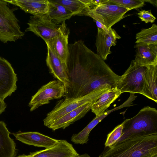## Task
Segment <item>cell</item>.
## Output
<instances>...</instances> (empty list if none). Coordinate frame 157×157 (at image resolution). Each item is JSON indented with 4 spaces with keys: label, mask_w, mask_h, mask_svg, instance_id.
<instances>
[{
    "label": "cell",
    "mask_w": 157,
    "mask_h": 157,
    "mask_svg": "<svg viewBox=\"0 0 157 157\" xmlns=\"http://www.w3.org/2000/svg\"><path fill=\"white\" fill-rule=\"evenodd\" d=\"M27 24L25 32H33L45 42L58 36L62 29L61 25L54 23L48 14L31 16Z\"/></svg>",
    "instance_id": "9"
},
{
    "label": "cell",
    "mask_w": 157,
    "mask_h": 157,
    "mask_svg": "<svg viewBox=\"0 0 157 157\" xmlns=\"http://www.w3.org/2000/svg\"><path fill=\"white\" fill-rule=\"evenodd\" d=\"M117 107L107 110L102 115L96 117L83 130L78 133L74 134L71 137V141L76 144H87L88 141L89 134L91 131L104 118L111 113L117 110Z\"/></svg>",
    "instance_id": "23"
},
{
    "label": "cell",
    "mask_w": 157,
    "mask_h": 157,
    "mask_svg": "<svg viewBox=\"0 0 157 157\" xmlns=\"http://www.w3.org/2000/svg\"><path fill=\"white\" fill-rule=\"evenodd\" d=\"M33 16L48 14V0H5Z\"/></svg>",
    "instance_id": "19"
},
{
    "label": "cell",
    "mask_w": 157,
    "mask_h": 157,
    "mask_svg": "<svg viewBox=\"0 0 157 157\" xmlns=\"http://www.w3.org/2000/svg\"><path fill=\"white\" fill-rule=\"evenodd\" d=\"M157 64L147 66L144 74L141 94L157 102Z\"/></svg>",
    "instance_id": "18"
},
{
    "label": "cell",
    "mask_w": 157,
    "mask_h": 157,
    "mask_svg": "<svg viewBox=\"0 0 157 157\" xmlns=\"http://www.w3.org/2000/svg\"><path fill=\"white\" fill-rule=\"evenodd\" d=\"M48 15L55 24L58 25L69 19L74 14L67 8L56 2L54 0H48Z\"/></svg>",
    "instance_id": "22"
},
{
    "label": "cell",
    "mask_w": 157,
    "mask_h": 157,
    "mask_svg": "<svg viewBox=\"0 0 157 157\" xmlns=\"http://www.w3.org/2000/svg\"><path fill=\"white\" fill-rule=\"evenodd\" d=\"M31 155L30 153L28 155L23 154L21 155H19L17 156H15L14 157H30Z\"/></svg>",
    "instance_id": "32"
},
{
    "label": "cell",
    "mask_w": 157,
    "mask_h": 157,
    "mask_svg": "<svg viewBox=\"0 0 157 157\" xmlns=\"http://www.w3.org/2000/svg\"><path fill=\"white\" fill-rule=\"evenodd\" d=\"M129 10L109 1L99 5L91 8L87 16L92 18L104 26L108 29L126 17Z\"/></svg>",
    "instance_id": "5"
},
{
    "label": "cell",
    "mask_w": 157,
    "mask_h": 157,
    "mask_svg": "<svg viewBox=\"0 0 157 157\" xmlns=\"http://www.w3.org/2000/svg\"><path fill=\"white\" fill-rule=\"evenodd\" d=\"M96 101L87 103L70 111L58 119L48 128L53 131L59 128L64 129L84 117L91 109L92 105Z\"/></svg>",
    "instance_id": "16"
},
{
    "label": "cell",
    "mask_w": 157,
    "mask_h": 157,
    "mask_svg": "<svg viewBox=\"0 0 157 157\" xmlns=\"http://www.w3.org/2000/svg\"><path fill=\"white\" fill-rule=\"evenodd\" d=\"M144 2L150 3L154 6L157 7V1L156 0H144Z\"/></svg>",
    "instance_id": "30"
},
{
    "label": "cell",
    "mask_w": 157,
    "mask_h": 157,
    "mask_svg": "<svg viewBox=\"0 0 157 157\" xmlns=\"http://www.w3.org/2000/svg\"><path fill=\"white\" fill-rule=\"evenodd\" d=\"M8 3L5 0H0V40L4 43L15 42L25 35Z\"/></svg>",
    "instance_id": "6"
},
{
    "label": "cell",
    "mask_w": 157,
    "mask_h": 157,
    "mask_svg": "<svg viewBox=\"0 0 157 157\" xmlns=\"http://www.w3.org/2000/svg\"><path fill=\"white\" fill-rule=\"evenodd\" d=\"M6 105L3 100L0 98V114L4 111Z\"/></svg>",
    "instance_id": "29"
},
{
    "label": "cell",
    "mask_w": 157,
    "mask_h": 157,
    "mask_svg": "<svg viewBox=\"0 0 157 157\" xmlns=\"http://www.w3.org/2000/svg\"><path fill=\"white\" fill-rule=\"evenodd\" d=\"M147 66L138 65L132 60L128 68L117 82V88L122 93L128 92L141 94L144 74Z\"/></svg>",
    "instance_id": "7"
},
{
    "label": "cell",
    "mask_w": 157,
    "mask_h": 157,
    "mask_svg": "<svg viewBox=\"0 0 157 157\" xmlns=\"http://www.w3.org/2000/svg\"><path fill=\"white\" fill-rule=\"evenodd\" d=\"M62 29L57 36L45 42L47 46L63 62L66 63L69 55L68 39L70 33L65 21L61 23Z\"/></svg>",
    "instance_id": "12"
},
{
    "label": "cell",
    "mask_w": 157,
    "mask_h": 157,
    "mask_svg": "<svg viewBox=\"0 0 157 157\" xmlns=\"http://www.w3.org/2000/svg\"><path fill=\"white\" fill-rule=\"evenodd\" d=\"M121 38L114 29L111 28L107 32L98 28L95 43L98 54L104 60H106L108 55L112 53L111 47L116 45L117 39Z\"/></svg>",
    "instance_id": "13"
},
{
    "label": "cell",
    "mask_w": 157,
    "mask_h": 157,
    "mask_svg": "<svg viewBox=\"0 0 157 157\" xmlns=\"http://www.w3.org/2000/svg\"><path fill=\"white\" fill-rule=\"evenodd\" d=\"M105 147L98 157L157 156V132L134 135Z\"/></svg>",
    "instance_id": "2"
},
{
    "label": "cell",
    "mask_w": 157,
    "mask_h": 157,
    "mask_svg": "<svg viewBox=\"0 0 157 157\" xmlns=\"http://www.w3.org/2000/svg\"><path fill=\"white\" fill-rule=\"evenodd\" d=\"M123 122L117 126L107 135L105 144V147H110L120 138L123 133Z\"/></svg>",
    "instance_id": "26"
},
{
    "label": "cell",
    "mask_w": 157,
    "mask_h": 157,
    "mask_svg": "<svg viewBox=\"0 0 157 157\" xmlns=\"http://www.w3.org/2000/svg\"><path fill=\"white\" fill-rule=\"evenodd\" d=\"M155 157H157V156H155Z\"/></svg>",
    "instance_id": "33"
},
{
    "label": "cell",
    "mask_w": 157,
    "mask_h": 157,
    "mask_svg": "<svg viewBox=\"0 0 157 157\" xmlns=\"http://www.w3.org/2000/svg\"><path fill=\"white\" fill-rule=\"evenodd\" d=\"M30 153V157H75L79 155L72 144L65 140H60L51 147Z\"/></svg>",
    "instance_id": "14"
},
{
    "label": "cell",
    "mask_w": 157,
    "mask_h": 157,
    "mask_svg": "<svg viewBox=\"0 0 157 157\" xmlns=\"http://www.w3.org/2000/svg\"><path fill=\"white\" fill-rule=\"evenodd\" d=\"M114 3L125 8L130 10L144 6L145 2L144 0H109Z\"/></svg>",
    "instance_id": "27"
},
{
    "label": "cell",
    "mask_w": 157,
    "mask_h": 157,
    "mask_svg": "<svg viewBox=\"0 0 157 157\" xmlns=\"http://www.w3.org/2000/svg\"><path fill=\"white\" fill-rule=\"evenodd\" d=\"M46 61L50 72L63 84L66 92L70 84L67 63L63 62L48 47Z\"/></svg>",
    "instance_id": "11"
},
{
    "label": "cell",
    "mask_w": 157,
    "mask_h": 157,
    "mask_svg": "<svg viewBox=\"0 0 157 157\" xmlns=\"http://www.w3.org/2000/svg\"><path fill=\"white\" fill-rule=\"evenodd\" d=\"M137 14L141 21H144L146 23H153L156 19V18L152 14L151 10L147 11L142 10Z\"/></svg>",
    "instance_id": "28"
},
{
    "label": "cell",
    "mask_w": 157,
    "mask_h": 157,
    "mask_svg": "<svg viewBox=\"0 0 157 157\" xmlns=\"http://www.w3.org/2000/svg\"><path fill=\"white\" fill-rule=\"evenodd\" d=\"M122 94L116 87L106 90L94 102L91 107L92 112L98 117L102 115L110 105Z\"/></svg>",
    "instance_id": "20"
},
{
    "label": "cell",
    "mask_w": 157,
    "mask_h": 157,
    "mask_svg": "<svg viewBox=\"0 0 157 157\" xmlns=\"http://www.w3.org/2000/svg\"><path fill=\"white\" fill-rule=\"evenodd\" d=\"M112 88L110 86L107 85L82 97L65 98L60 101L54 109L47 114L43 120L44 125L48 127L70 111L87 103L96 100L103 93Z\"/></svg>",
    "instance_id": "4"
},
{
    "label": "cell",
    "mask_w": 157,
    "mask_h": 157,
    "mask_svg": "<svg viewBox=\"0 0 157 157\" xmlns=\"http://www.w3.org/2000/svg\"><path fill=\"white\" fill-rule=\"evenodd\" d=\"M134 47L136 54L133 61L136 64L141 66L157 64V44L139 43Z\"/></svg>",
    "instance_id": "17"
},
{
    "label": "cell",
    "mask_w": 157,
    "mask_h": 157,
    "mask_svg": "<svg viewBox=\"0 0 157 157\" xmlns=\"http://www.w3.org/2000/svg\"><path fill=\"white\" fill-rule=\"evenodd\" d=\"M13 134L16 139L23 143L45 148L54 146L60 140L37 132H23L19 131Z\"/></svg>",
    "instance_id": "15"
},
{
    "label": "cell",
    "mask_w": 157,
    "mask_h": 157,
    "mask_svg": "<svg viewBox=\"0 0 157 157\" xmlns=\"http://www.w3.org/2000/svg\"><path fill=\"white\" fill-rule=\"evenodd\" d=\"M10 134L5 123L0 121V157H14L16 155V144L10 137Z\"/></svg>",
    "instance_id": "21"
},
{
    "label": "cell",
    "mask_w": 157,
    "mask_h": 157,
    "mask_svg": "<svg viewBox=\"0 0 157 157\" xmlns=\"http://www.w3.org/2000/svg\"><path fill=\"white\" fill-rule=\"evenodd\" d=\"M136 43H142L148 44H157V26L153 24L148 29H141L137 33Z\"/></svg>",
    "instance_id": "25"
},
{
    "label": "cell",
    "mask_w": 157,
    "mask_h": 157,
    "mask_svg": "<svg viewBox=\"0 0 157 157\" xmlns=\"http://www.w3.org/2000/svg\"><path fill=\"white\" fill-rule=\"evenodd\" d=\"M67 64L70 84L65 98L86 95L107 85L116 87L121 78L81 40L68 44Z\"/></svg>",
    "instance_id": "1"
},
{
    "label": "cell",
    "mask_w": 157,
    "mask_h": 157,
    "mask_svg": "<svg viewBox=\"0 0 157 157\" xmlns=\"http://www.w3.org/2000/svg\"><path fill=\"white\" fill-rule=\"evenodd\" d=\"M66 93L65 86L61 82L58 80L49 82L43 86L32 97L29 104L30 111L49 103L51 100L65 97Z\"/></svg>",
    "instance_id": "8"
},
{
    "label": "cell",
    "mask_w": 157,
    "mask_h": 157,
    "mask_svg": "<svg viewBox=\"0 0 157 157\" xmlns=\"http://www.w3.org/2000/svg\"><path fill=\"white\" fill-rule=\"evenodd\" d=\"M123 123L122 135L116 143L134 135L157 132V110L149 106L144 107L136 115L126 119Z\"/></svg>",
    "instance_id": "3"
},
{
    "label": "cell",
    "mask_w": 157,
    "mask_h": 157,
    "mask_svg": "<svg viewBox=\"0 0 157 157\" xmlns=\"http://www.w3.org/2000/svg\"><path fill=\"white\" fill-rule=\"evenodd\" d=\"M75 157H90V156L87 154L85 153L83 154L79 155Z\"/></svg>",
    "instance_id": "31"
},
{
    "label": "cell",
    "mask_w": 157,
    "mask_h": 157,
    "mask_svg": "<svg viewBox=\"0 0 157 157\" xmlns=\"http://www.w3.org/2000/svg\"><path fill=\"white\" fill-rule=\"evenodd\" d=\"M17 78L11 64L0 57V98L3 100L14 92Z\"/></svg>",
    "instance_id": "10"
},
{
    "label": "cell",
    "mask_w": 157,
    "mask_h": 157,
    "mask_svg": "<svg viewBox=\"0 0 157 157\" xmlns=\"http://www.w3.org/2000/svg\"><path fill=\"white\" fill-rule=\"evenodd\" d=\"M63 6L73 14L74 15L87 16L88 10L91 8L88 7L83 0H54Z\"/></svg>",
    "instance_id": "24"
}]
</instances>
